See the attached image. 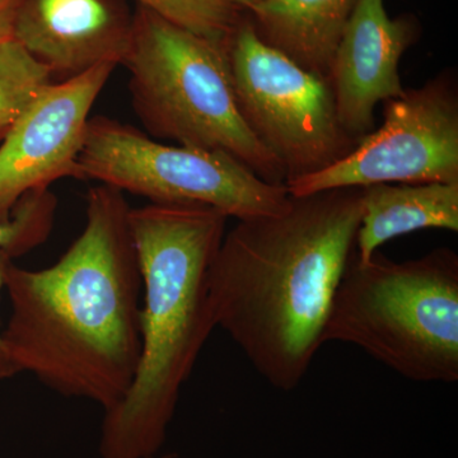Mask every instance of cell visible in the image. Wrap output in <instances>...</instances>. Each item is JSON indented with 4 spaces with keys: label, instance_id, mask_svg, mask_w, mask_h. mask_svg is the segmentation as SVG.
Listing matches in <instances>:
<instances>
[{
    "label": "cell",
    "instance_id": "277c9868",
    "mask_svg": "<svg viewBox=\"0 0 458 458\" xmlns=\"http://www.w3.org/2000/svg\"><path fill=\"white\" fill-rule=\"evenodd\" d=\"M355 254V252H354ZM342 342L417 382L458 379V256L439 247L403 262L352 256L324 343Z\"/></svg>",
    "mask_w": 458,
    "mask_h": 458
},
{
    "label": "cell",
    "instance_id": "2e32d148",
    "mask_svg": "<svg viewBox=\"0 0 458 458\" xmlns=\"http://www.w3.org/2000/svg\"><path fill=\"white\" fill-rule=\"evenodd\" d=\"M57 201L49 188L36 189L14 205L11 218L0 222V251L21 256L47 240L55 221Z\"/></svg>",
    "mask_w": 458,
    "mask_h": 458
},
{
    "label": "cell",
    "instance_id": "4fadbf2b",
    "mask_svg": "<svg viewBox=\"0 0 458 458\" xmlns=\"http://www.w3.org/2000/svg\"><path fill=\"white\" fill-rule=\"evenodd\" d=\"M363 189L355 259L367 262L387 241L419 229L458 232V182L376 183Z\"/></svg>",
    "mask_w": 458,
    "mask_h": 458
},
{
    "label": "cell",
    "instance_id": "9c48e42d",
    "mask_svg": "<svg viewBox=\"0 0 458 458\" xmlns=\"http://www.w3.org/2000/svg\"><path fill=\"white\" fill-rule=\"evenodd\" d=\"M116 66L105 63L50 82L9 126L0 146V222L11 218L27 192L65 177L78 179L90 108Z\"/></svg>",
    "mask_w": 458,
    "mask_h": 458
},
{
    "label": "cell",
    "instance_id": "7a4b0ae2",
    "mask_svg": "<svg viewBox=\"0 0 458 458\" xmlns=\"http://www.w3.org/2000/svg\"><path fill=\"white\" fill-rule=\"evenodd\" d=\"M363 189L291 197L276 216L238 221L210 265L216 327L273 387L302 382L355 252Z\"/></svg>",
    "mask_w": 458,
    "mask_h": 458
},
{
    "label": "cell",
    "instance_id": "d6986e66",
    "mask_svg": "<svg viewBox=\"0 0 458 458\" xmlns=\"http://www.w3.org/2000/svg\"><path fill=\"white\" fill-rule=\"evenodd\" d=\"M232 4L236 5L238 9H241L242 12H250L252 8H255L259 3H261L262 0H228Z\"/></svg>",
    "mask_w": 458,
    "mask_h": 458
},
{
    "label": "cell",
    "instance_id": "7c38bea8",
    "mask_svg": "<svg viewBox=\"0 0 458 458\" xmlns=\"http://www.w3.org/2000/svg\"><path fill=\"white\" fill-rule=\"evenodd\" d=\"M357 0H262L247 12L259 38L310 73L327 77Z\"/></svg>",
    "mask_w": 458,
    "mask_h": 458
},
{
    "label": "cell",
    "instance_id": "e0dca14e",
    "mask_svg": "<svg viewBox=\"0 0 458 458\" xmlns=\"http://www.w3.org/2000/svg\"><path fill=\"white\" fill-rule=\"evenodd\" d=\"M9 262H11V258L5 252L0 251V294L4 289L5 270H7ZM17 375H20V370L17 369L16 364L12 360L7 345H5L4 337H3V331L0 330V381L13 378Z\"/></svg>",
    "mask_w": 458,
    "mask_h": 458
},
{
    "label": "cell",
    "instance_id": "9a60e30c",
    "mask_svg": "<svg viewBox=\"0 0 458 458\" xmlns=\"http://www.w3.org/2000/svg\"><path fill=\"white\" fill-rule=\"evenodd\" d=\"M141 7L174 25L227 47L246 12L228 0H138Z\"/></svg>",
    "mask_w": 458,
    "mask_h": 458
},
{
    "label": "cell",
    "instance_id": "8992f818",
    "mask_svg": "<svg viewBox=\"0 0 458 458\" xmlns=\"http://www.w3.org/2000/svg\"><path fill=\"white\" fill-rule=\"evenodd\" d=\"M78 179L96 180L150 203L208 205L237 221L276 216L291 204L285 185L261 180L233 157L162 143L105 116L89 117Z\"/></svg>",
    "mask_w": 458,
    "mask_h": 458
},
{
    "label": "cell",
    "instance_id": "ba28073f",
    "mask_svg": "<svg viewBox=\"0 0 458 458\" xmlns=\"http://www.w3.org/2000/svg\"><path fill=\"white\" fill-rule=\"evenodd\" d=\"M384 123L325 170L285 183L291 197L376 183L458 182V78L445 69L384 104Z\"/></svg>",
    "mask_w": 458,
    "mask_h": 458
},
{
    "label": "cell",
    "instance_id": "52a82bcc",
    "mask_svg": "<svg viewBox=\"0 0 458 458\" xmlns=\"http://www.w3.org/2000/svg\"><path fill=\"white\" fill-rule=\"evenodd\" d=\"M227 56L240 113L284 168L285 183L325 170L357 146L340 123L327 77L262 42L247 13Z\"/></svg>",
    "mask_w": 458,
    "mask_h": 458
},
{
    "label": "cell",
    "instance_id": "6da1fadb",
    "mask_svg": "<svg viewBox=\"0 0 458 458\" xmlns=\"http://www.w3.org/2000/svg\"><path fill=\"white\" fill-rule=\"evenodd\" d=\"M123 192L92 188L81 236L41 270L9 262L3 330L20 373L106 412L128 393L141 352V276Z\"/></svg>",
    "mask_w": 458,
    "mask_h": 458
},
{
    "label": "cell",
    "instance_id": "30bf717a",
    "mask_svg": "<svg viewBox=\"0 0 458 458\" xmlns=\"http://www.w3.org/2000/svg\"><path fill=\"white\" fill-rule=\"evenodd\" d=\"M412 14L388 16L385 0H357L327 80L344 131L360 140L376 129V108L403 95L399 65L420 38Z\"/></svg>",
    "mask_w": 458,
    "mask_h": 458
},
{
    "label": "cell",
    "instance_id": "5bb4252c",
    "mask_svg": "<svg viewBox=\"0 0 458 458\" xmlns=\"http://www.w3.org/2000/svg\"><path fill=\"white\" fill-rule=\"evenodd\" d=\"M50 72L17 41L0 47V138L45 86Z\"/></svg>",
    "mask_w": 458,
    "mask_h": 458
},
{
    "label": "cell",
    "instance_id": "ac0fdd59",
    "mask_svg": "<svg viewBox=\"0 0 458 458\" xmlns=\"http://www.w3.org/2000/svg\"><path fill=\"white\" fill-rule=\"evenodd\" d=\"M18 4L20 0H0V47L13 40Z\"/></svg>",
    "mask_w": 458,
    "mask_h": 458
},
{
    "label": "cell",
    "instance_id": "8fae6325",
    "mask_svg": "<svg viewBox=\"0 0 458 458\" xmlns=\"http://www.w3.org/2000/svg\"><path fill=\"white\" fill-rule=\"evenodd\" d=\"M131 29L123 0H20L13 40L51 78L66 81L105 63L122 64Z\"/></svg>",
    "mask_w": 458,
    "mask_h": 458
},
{
    "label": "cell",
    "instance_id": "3957f363",
    "mask_svg": "<svg viewBox=\"0 0 458 458\" xmlns=\"http://www.w3.org/2000/svg\"><path fill=\"white\" fill-rule=\"evenodd\" d=\"M227 219L203 204L131 209L143 292L140 360L128 393L105 412L101 458H155L164 447L181 388L216 327L208 276Z\"/></svg>",
    "mask_w": 458,
    "mask_h": 458
},
{
    "label": "cell",
    "instance_id": "5b68a950",
    "mask_svg": "<svg viewBox=\"0 0 458 458\" xmlns=\"http://www.w3.org/2000/svg\"><path fill=\"white\" fill-rule=\"evenodd\" d=\"M132 106L148 135L233 157L261 180L285 185V172L238 108L227 47L138 5L123 56Z\"/></svg>",
    "mask_w": 458,
    "mask_h": 458
}]
</instances>
